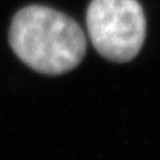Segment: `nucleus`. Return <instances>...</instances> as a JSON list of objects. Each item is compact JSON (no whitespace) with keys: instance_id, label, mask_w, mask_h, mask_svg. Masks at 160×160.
Here are the masks:
<instances>
[{"instance_id":"obj_1","label":"nucleus","mask_w":160,"mask_h":160,"mask_svg":"<svg viewBox=\"0 0 160 160\" xmlns=\"http://www.w3.org/2000/svg\"><path fill=\"white\" fill-rule=\"evenodd\" d=\"M8 39L25 65L51 76L75 69L87 49L86 35L75 20L39 4L27 6L14 16Z\"/></svg>"},{"instance_id":"obj_2","label":"nucleus","mask_w":160,"mask_h":160,"mask_svg":"<svg viewBox=\"0 0 160 160\" xmlns=\"http://www.w3.org/2000/svg\"><path fill=\"white\" fill-rule=\"evenodd\" d=\"M86 24L94 48L112 62L133 59L146 35V18L138 0H91Z\"/></svg>"}]
</instances>
